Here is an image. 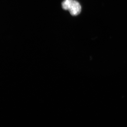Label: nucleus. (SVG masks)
Wrapping results in <instances>:
<instances>
[{
  "instance_id": "1",
  "label": "nucleus",
  "mask_w": 127,
  "mask_h": 127,
  "mask_svg": "<svg viewBox=\"0 0 127 127\" xmlns=\"http://www.w3.org/2000/svg\"><path fill=\"white\" fill-rule=\"evenodd\" d=\"M62 7L64 10H68L73 16L77 15L81 11V5L75 0H64L62 3Z\"/></svg>"
}]
</instances>
